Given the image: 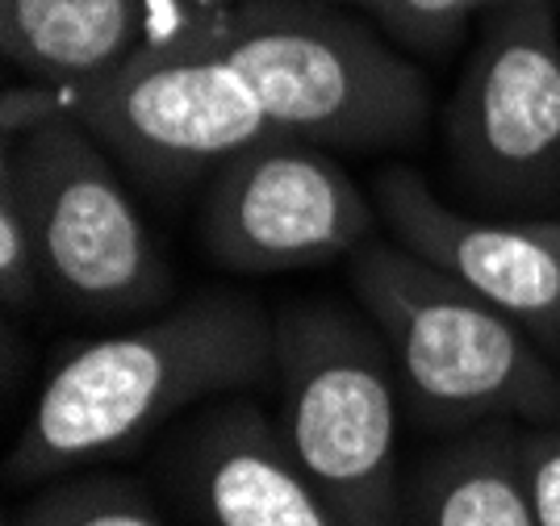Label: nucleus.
<instances>
[{"label":"nucleus","instance_id":"1","mask_svg":"<svg viewBox=\"0 0 560 526\" xmlns=\"http://www.w3.org/2000/svg\"><path fill=\"white\" fill-rule=\"evenodd\" d=\"M277 381V314L206 289L121 335L75 347L47 376L4 459L13 484H50L142 447L201 401Z\"/></svg>","mask_w":560,"mask_h":526},{"label":"nucleus","instance_id":"2","mask_svg":"<svg viewBox=\"0 0 560 526\" xmlns=\"http://www.w3.org/2000/svg\"><path fill=\"white\" fill-rule=\"evenodd\" d=\"M348 280L389 343L401 401L419 431L465 435L486 422H560V364L460 280L381 238L351 255Z\"/></svg>","mask_w":560,"mask_h":526},{"label":"nucleus","instance_id":"3","mask_svg":"<svg viewBox=\"0 0 560 526\" xmlns=\"http://www.w3.org/2000/svg\"><path fill=\"white\" fill-rule=\"evenodd\" d=\"M192 17L252 84L277 135L389 151L427 126V75L339 0H231L197 4Z\"/></svg>","mask_w":560,"mask_h":526},{"label":"nucleus","instance_id":"4","mask_svg":"<svg viewBox=\"0 0 560 526\" xmlns=\"http://www.w3.org/2000/svg\"><path fill=\"white\" fill-rule=\"evenodd\" d=\"M280 435L348 526H401L397 418L401 381L373 318L335 301L277 314Z\"/></svg>","mask_w":560,"mask_h":526},{"label":"nucleus","instance_id":"5","mask_svg":"<svg viewBox=\"0 0 560 526\" xmlns=\"http://www.w3.org/2000/svg\"><path fill=\"white\" fill-rule=\"evenodd\" d=\"M0 172L38 234L47 297L84 318H130L164 305L172 272L89 126L55 121L4 142Z\"/></svg>","mask_w":560,"mask_h":526},{"label":"nucleus","instance_id":"6","mask_svg":"<svg viewBox=\"0 0 560 526\" xmlns=\"http://www.w3.org/2000/svg\"><path fill=\"white\" fill-rule=\"evenodd\" d=\"M80 126L155 192H185L247 147L280 138L197 17L151 34L114 75L89 84Z\"/></svg>","mask_w":560,"mask_h":526},{"label":"nucleus","instance_id":"7","mask_svg":"<svg viewBox=\"0 0 560 526\" xmlns=\"http://www.w3.org/2000/svg\"><path fill=\"white\" fill-rule=\"evenodd\" d=\"M452 160L486 197L560 184V17L552 0H511L481 17L447 109Z\"/></svg>","mask_w":560,"mask_h":526},{"label":"nucleus","instance_id":"8","mask_svg":"<svg viewBox=\"0 0 560 526\" xmlns=\"http://www.w3.org/2000/svg\"><path fill=\"white\" fill-rule=\"evenodd\" d=\"M376 206L323 147L280 135L210 176L201 243L226 272L277 276L351 259L376 238Z\"/></svg>","mask_w":560,"mask_h":526},{"label":"nucleus","instance_id":"9","mask_svg":"<svg viewBox=\"0 0 560 526\" xmlns=\"http://www.w3.org/2000/svg\"><path fill=\"white\" fill-rule=\"evenodd\" d=\"M373 192L394 243L498 305L560 364V222H490L460 213L435 197L415 167L381 172Z\"/></svg>","mask_w":560,"mask_h":526},{"label":"nucleus","instance_id":"10","mask_svg":"<svg viewBox=\"0 0 560 526\" xmlns=\"http://www.w3.org/2000/svg\"><path fill=\"white\" fill-rule=\"evenodd\" d=\"M167 484L206 526H348L256 401L201 410L164 452Z\"/></svg>","mask_w":560,"mask_h":526},{"label":"nucleus","instance_id":"11","mask_svg":"<svg viewBox=\"0 0 560 526\" xmlns=\"http://www.w3.org/2000/svg\"><path fill=\"white\" fill-rule=\"evenodd\" d=\"M147 38V0H0V50L25 80L89 89Z\"/></svg>","mask_w":560,"mask_h":526},{"label":"nucleus","instance_id":"12","mask_svg":"<svg viewBox=\"0 0 560 526\" xmlns=\"http://www.w3.org/2000/svg\"><path fill=\"white\" fill-rule=\"evenodd\" d=\"M401 526H539L518 456V422L447 439L401 484Z\"/></svg>","mask_w":560,"mask_h":526},{"label":"nucleus","instance_id":"13","mask_svg":"<svg viewBox=\"0 0 560 526\" xmlns=\"http://www.w3.org/2000/svg\"><path fill=\"white\" fill-rule=\"evenodd\" d=\"M4 526H172L135 481L59 477L9 514Z\"/></svg>","mask_w":560,"mask_h":526},{"label":"nucleus","instance_id":"14","mask_svg":"<svg viewBox=\"0 0 560 526\" xmlns=\"http://www.w3.org/2000/svg\"><path fill=\"white\" fill-rule=\"evenodd\" d=\"M511 0H355V9L397 38L410 50L427 55H444L468 30L472 17H486L493 9H502Z\"/></svg>","mask_w":560,"mask_h":526},{"label":"nucleus","instance_id":"15","mask_svg":"<svg viewBox=\"0 0 560 526\" xmlns=\"http://www.w3.org/2000/svg\"><path fill=\"white\" fill-rule=\"evenodd\" d=\"M47 293L43 252L13 180L0 172V301L9 314H30Z\"/></svg>","mask_w":560,"mask_h":526},{"label":"nucleus","instance_id":"16","mask_svg":"<svg viewBox=\"0 0 560 526\" xmlns=\"http://www.w3.org/2000/svg\"><path fill=\"white\" fill-rule=\"evenodd\" d=\"M80 105H84L80 84H50V80L9 84L4 96H0L4 142H22V138L55 126V121H80Z\"/></svg>","mask_w":560,"mask_h":526},{"label":"nucleus","instance_id":"17","mask_svg":"<svg viewBox=\"0 0 560 526\" xmlns=\"http://www.w3.org/2000/svg\"><path fill=\"white\" fill-rule=\"evenodd\" d=\"M518 456L536 523L560 526V422H539V426L518 422Z\"/></svg>","mask_w":560,"mask_h":526},{"label":"nucleus","instance_id":"18","mask_svg":"<svg viewBox=\"0 0 560 526\" xmlns=\"http://www.w3.org/2000/svg\"><path fill=\"white\" fill-rule=\"evenodd\" d=\"M201 9H210V4H231V0H197ZM339 4H355V0H339Z\"/></svg>","mask_w":560,"mask_h":526}]
</instances>
